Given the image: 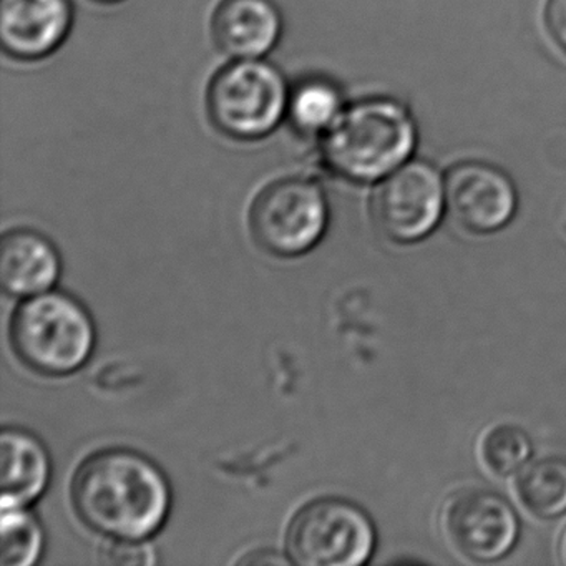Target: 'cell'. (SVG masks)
I'll return each instance as SVG.
<instances>
[{
  "label": "cell",
  "mask_w": 566,
  "mask_h": 566,
  "mask_svg": "<svg viewBox=\"0 0 566 566\" xmlns=\"http://www.w3.org/2000/svg\"><path fill=\"white\" fill-rule=\"evenodd\" d=\"M78 518L108 539H148L171 509V490L157 463L128 449H105L82 462L72 480Z\"/></svg>",
  "instance_id": "cell-1"
},
{
  "label": "cell",
  "mask_w": 566,
  "mask_h": 566,
  "mask_svg": "<svg viewBox=\"0 0 566 566\" xmlns=\"http://www.w3.org/2000/svg\"><path fill=\"white\" fill-rule=\"evenodd\" d=\"M417 125L406 105L394 98H364L347 105L319 140L324 167L353 184H376L410 160Z\"/></svg>",
  "instance_id": "cell-2"
},
{
  "label": "cell",
  "mask_w": 566,
  "mask_h": 566,
  "mask_svg": "<svg viewBox=\"0 0 566 566\" xmlns=\"http://www.w3.org/2000/svg\"><path fill=\"white\" fill-rule=\"evenodd\" d=\"M11 346L18 359L45 377H64L87 364L95 349L94 321L84 304L59 291L28 297L12 314Z\"/></svg>",
  "instance_id": "cell-3"
},
{
  "label": "cell",
  "mask_w": 566,
  "mask_h": 566,
  "mask_svg": "<svg viewBox=\"0 0 566 566\" xmlns=\"http://www.w3.org/2000/svg\"><path fill=\"white\" fill-rule=\"evenodd\" d=\"M290 88L283 72L266 59L230 61L208 84V118L231 140H264L286 122Z\"/></svg>",
  "instance_id": "cell-4"
},
{
  "label": "cell",
  "mask_w": 566,
  "mask_h": 566,
  "mask_svg": "<svg viewBox=\"0 0 566 566\" xmlns=\"http://www.w3.org/2000/svg\"><path fill=\"white\" fill-rule=\"evenodd\" d=\"M248 221L261 250L273 256H301L324 237L329 205L316 180L291 175L271 181L256 195Z\"/></svg>",
  "instance_id": "cell-5"
},
{
  "label": "cell",
  "mask_w": 566,
  "mask_h": 566,
  "mask_svg": "<svg viewBox=\"0 0 566 566\" xmlns=\"http://www.w3.org/2000/svg\"><path fill=\"white\" fill-rule=\"evenodd\" d=\"M373 520L349 500L316 499L291 520L286 553L301 566H359L373 556Z\"/></svg>",
  "instance_id": "cell-6"
},
{
  "label": "cell",
  "mask_w": 566,
  "mask_h": 566,
  "mask_svg": "<svg viewBox=\"0 0 566 566\" xmlns=\"http://www.w3.org/2000/svg\"><path fill=\"white\" fill-rule=\"evenodd\" d=\"M446 208V180L422 160H409L384 178L373 198L377 230L402 244L429 237Z\"/></svg>",
  "instance_id": "cell-7"
},
{
  "label": "cell",
  "mask_w": 566,
  "mask_h": 566,
  "mask_svg": "<svg viewBox=\"0 0 566 566\" xmlns=\"http://www.w3.org/2000/svg\"><path fill=\"white\" fill-rule=\"evenodd\" d=\"M443 530L460 555L490 563L512 552L518 542L520 520L500 493L467 489L447 502Z\"/></svg>",
  "instance_id": "cell-8"
},
{
  "label": "cell",
  "mask_w": 566,
  "mask_h": 566,
  "mask_svg": "<svg viewBox=\"0 0 566 566\" xmlns=\"http://www.w3.org/2000/svg\"><path fill=\"white\" fill-rule=\"evenodd\" d=\"M447 210L457 224L475 234L502 230L518 207L513 181L489 164L457 165L446 178Z\"/></svg>",
  "instance_id": "cell-9"
},
{
  "label": "cell",
  "mask_w": 566,
  "mask_h": 566,
  "mask_svg": "<svg viewBox=\"0 0 566 566\" xmlns=\"http://www.w3.org/2000/svg\"><path fill=\"white\" fill-rule=\"evenodd\" d=\"M72 0H0V45L12 61L41 62L67 42Z\"/></svg>",
  "instance_id": "cell-10"
},
{
  "label": "cell",
  "mask_w": 566,
  "mask_h": 566,
  "mask_svg": "<svg viewBox=\"0 0 566 566\" xmlns=\"http://www.w3.org/2000/svg\"><path fill=\"white\" fill-rule=\"evenodd\" d=\"M283 31V14L274 0H220L211 14V39L228 61L266 59Z\"/></svg>",
  "instance_id": "cell-11"
},
{
  "label": "cell",
  "mask_w": 566,
  "mask_h": 566,
  "mask_svg": "<svg viewBox=\"0 0 566 566\" xmlns=\"http://www.w3.org/2000/svg\"><path fill=\"white\" fill-rule=\"evenodd\" d=\"M62 263L57 248L29 228L8 231L0 241V284L11 297L38 296L57 284Z\"/></svg>",
  "instance_id": "cell-12"
},
{
  "label": "cell",
  "mask_w": 566,
  "mask_h": 566,
  "mask_svg": "<svg viewBox=\"0 0 566 566\" xmlns=\"http://www.w3.org/2000/svg\"><path fill=\"white\" fill-rule=\"evenodd\" d=\"M0 505L21 509L41 499L51 480L52 463L44 443L24 429L9 427L0 439Z\"/></svg>",
  "instance_id": "cell-13"
},
{
  "label": "cell",
  "mask_w": 566,
  "mask_h": 566,
  "mask_svg": "<svg viewBox=\"0 0 566 566\" xmlns=\"http://www.w3.org/2000/svg\"><path fill=\"white\" fill-rule=\"evenodd\" d=\"M346 107V98L336 82L310 75L291 85L286 122L301 137L321 140Z\"/></svg>",
  "instance_id": "cell-14"
},
{
  "label": "cell",
  "mask_w": 566,
  "mask_h": 566,
  "mask_svg": "<svg viewBox=\"0 0 566 566\" xmlns=\"http://www.w3.org/2000/svg\"><path fill=\"white\" fill-rule=\"evenodd\" d=\"M516 495L538 518H556L566 513V460H535L520 472Z\"/></svg>",
  "instance_id": "cell-15"
},
{
  "label": "cell",
  "mask_w": 566,
  "mask_h": 566,
  "mask_svg": "<svg viewBox=\"0 0 566 566\" xmlns=\"http://www.w3.org/2000/svg\"><path fill=\"white\" fill-rule=\"evenodd\" d=\"M0 565L32 566L44 553L45 535L41 522L28 506L2 509Z\"/></svg>",
  "instance_id": "cell-16"
},
{
  "label": "cell",
  "mask_w": 566,
  "mask_h": 566,
  "mask_svg": "<svg viewBox=\"0 0 566 566\" xmlns=\"http://www.w3.org/2000/svg\"><path fill=\"white\" fill-rule=\"evenodd\" d=\"M483 465L496 476H509L522 472L530 463L533 443L528 433L513 423H496L490 427L479 446Z\"/></svg>",
  "instance_id": "cell-17"
},
{
  "label": "cell",
  "mask_w": 566,
  "mask_h": 566,
  "mask_svg": "<svg viewBox=\"0 0 566 566\" xmlns=\"http://www.w3.org/2000/svg\"><path fill=\"white\" fill-rule=\"evenodd\" d=\"M104 556L111 565H154L157 562L147 539H112Z\"/></svg>",
  "instance_id": "cell-18"
},
{
  "label": "cell",
  "mask_w": 566,
  "mask_h": 566,
  "mask_svg": "<svg viewBox=\"0 0 566 566\" xmlns=\"http://www.w3.org/2000/svg\"><path fill=\"white\" fill-rule=\"evenodd\" d=\"M545 22L553 41L566 52V0H548Z\"/></svg>",
  "instance_id": "cell-19"
},
{
  "label": "cell",
  "mask_w": 566,
  "mask_h": 566,
  "mask_svg": "<svg viewBox=\"0 0 566 566\" xmlns=\"http://www.w3.org/2000/svg\"><path fill=\"white\" fill-rule=\"evenodd\" d=\"M92 2H97V4L112 6V4H120L124 0H92Z\"/></svg>",
  "instance_id": "cell-20"
},
{
  "label": "cell",
  "mask_w": 566,
  "mask_h": 566,
  "mask_svg": "<svg viewBox=\"0 0 566 566\" xmlns=\"http://www.w3.org/2000/svg\"><path fill=\"white\" fill-rule=\"evenodd\" d=\"M563 555H565V559H566V533H565V538H563Z\"/></svg>",
  "instance_id": "cell-21"
}]
</instances>
